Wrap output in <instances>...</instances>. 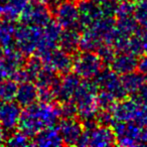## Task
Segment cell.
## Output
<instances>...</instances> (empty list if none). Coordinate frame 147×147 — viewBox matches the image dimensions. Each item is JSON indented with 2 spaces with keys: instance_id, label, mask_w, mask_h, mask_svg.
<instances>
[{
  "instance_id": "9a60e30c",
  "label": "cell",
  "mask_w": 147,
  "mask_h": 147,
  "mask_svg": "<svg viewBox=\"0 0 147 147\" xmlns=\"http://www.w3.org/2000/svg\"><path fill=\"white\" fill-rule=\"evenodd\" d=\"M61 31H63V28L55 21L51 20L47 24H45L42 27L40 45L36 51V55H41L49 49L57 47V45H59Z\"/></svg>"
},
{
  "instance_id": "8fae6325",
  "label": "cell",
  "mask_w": 147,
  "mask_h": 147,
  "mask_svg": "<svg viewBox=\"0 0 147 147\" xmlns=\"http://www.w3.org/2000/svg\"><path fill=\"white\" fill-rule=\"evenodd\" d=\"M81 83L80 77H78L75 73H65L61 79L59 78L53 87L55 98L59 102L71 100L77 88Z\"/></svg>"
},
{
  "instance_id": "d4e9b609",
  "label": "cell",
  "mask_w": 147,
  "mask_h": 147,
  "mask_svg": "<svg viewBox=\"0 0 147 147\" xmlns=\"http://www.w3.org/2000/svg\"><path fill=\"white\" fill-rule=\"evenodd\" d=\"M18 84L12 79L0 81V102H10L15 100Z\"/></svg>"
},
{
  "instance_id": "cb8c5ba5",
  "label": "cell",
  "mask_w": 147,
  "mask_h": 147,
  "mask_svg": "<svg viewBox=\"0 0 147 147\" xmlns=\"http://www.w3.org/2000/svg\"><path fill=\"white\" fill-rule=\"evenodd\" d=\"M30 1L31 0H6L3 7L2 16L6 19L14 20L19 17L21 11Z\"/></svg>"
},
{
  "instance_id": "4316f807",
  "label": "cell",
  "mask_w": 147,
  "mask_h": 147,
  "mask_svg": "<svg viewBox=\"0 0 147 147\" xmlns=\"http://www.w3.org/2000/svg\"><path fill=\"white\" fill-rule=\"evenodd\" d=\"M57 80V73L49 67H43L35 79V85L37 88H53Z\"/></svg>"
},
{
  "instance_id": "74e56055",
  "label": "cell",
  "mask_w": 147,
  "mask_h": 147,
  "mask_svg": "<svg viewBox=\"0 0 147 147\" xmlns=\"http://www.w3.org/2000/svg\"><path fill=\"white\" fill-rule=\"evenodd\" d=\"M137 67H138L139 71L141 74H146L147 73V55L141 57L138 61V63H137Z\"/></svg>"
},
{
  "instance_id": "f1b7e54d",
  "label": "cell",
  "mask_w": 147,
  "mask_h": 147,
  "mask_svg": "<svg viewBox=\"0 0 147 147\" xmlns=\"http://www.w3.org/2000/svg\"><path fill=\"white\" fill-rule=\"evenodd\" d=\"M5 144L9 145V146H14V147H19V146H28V145H32V140L30 139V137L28 135H26L25 133H23L22 131H15L14 133L10 135L8 138L6 139Z\"/></svg>"
},
{
  "instance_id": "484cf974",
  "label": "cell",
  "mask_w": 147,
  "mask_h": 147,
  "mask_svg": "<svg viewBox=\"0 0 147 147\" xmlns=\"http://www.w3.org/2000/svg\"><path fill=\"white\" fill-rule=\"evenodd\" d=\"M117 30L122 34L131 36L133 35L138 29V22L134 18L133 15L124 17H117V20L115 22Z\"/></svg>"
},
{
  "instance_id": "4dcf8cb0",
  "label": "cell",
  "mask_w": 147,
  "mask_h": 147,
  "mask_svg": "<svg viewBox=\"0 0 147 147\" xmlns=\"http://www.w3.org/2000/svg\"><path fill=\"white\" fill-rule=\"evenodd\" d=\"M133 16L139 24L147 23V0H140L134 5Z\"/></svg>"
},
{
  "instance_id": "ac0fdd59",
  "label": "cell",
  "mask_w": 147,
  "mask_h": 147,
  "mask_svg": "<svg viewBox=\"0 0 147 147\" xmlns=\"http://www.w3.org/2000/svg\"><path fill=\"white\" fill-rule=\"evenodd\" d=\"M63 144V138L57 127L49 126L40 130L34 135L32 145L36 146H61Z\"/></svg>"
},
{
  "instance_id": "4fadbf2b",
  "label": "cell",
  "mask_w": 147,
  "mask_h": 147,
  "mask_svg": "<svg viewBox=\"0 0 147 147\" xmlns=\"http://www.w3.org/2000/svg\"><path fill=\"white\" fill-rule=\"evenodd\" d=\"M79 11L80 29H86L93 24L97 19L102 16L100 5L92 2L90 0H79L77 3Z\"/></svg>"
},
{
  "instance_id": "1f68e13d",
  "label": "cell",
  "mask_w": 147,
  "mask_h": 147,
  "mask_svg": "<svg viewBox=\"0 0 147 147\" xmlns=\"http://www.w3.org/2000/svg\"><path fill=\"white\" fill-rule=\"evenodd\" d=\"M96 53L99 55V57H101V59H102L104 63H110L111 61L113 59V57L116 55L115 53L116 51H115L114 47L110 45H106V43L101 45Z\"/></svg>"
},
{
  "instance_id": "7c38bea8",
  "label": "cell",
  "mask_w": 147,
  "mask_h": 147,
  "mask_svg": "<svg viewBox=\"0 0 147 147\" xmlns=\"http://www.w3.org/2000/svg\"><path fill=\"white\" fill-rule=\"evenodd\" d=\"M21 108L17 103L2 102L0 104V127L3 130H13L18 127L21 116Z\"/></svg>"
},
{
  "instance_id": "f35d334b",
  "label": "cell",
  "mask_w": 147,
  "mask_h": 147,
  "mask_svg": "<svg viewBox=\"0 0 147 147\" xmlns=\"http://www.w3.org/2000/svg\"><path fill=\"white\" fill-rule=\"evenodd\" d=\"M42 1H45L47 5H55V6L57 3H59L61 1H63V0H42Z\"/></svg>"
},
{
  "instance_id": "30bf717a",
  "label": "cell",
  "mask_w": 147,
  "mask_h": 147,
  "mask_svg": "<svg viewBox=\"0 0 147 147\" xmlns=\"http://www.w3.org/2000/svg\"><path fill=\"white\" fill-rule=\"evenodd\" d=\"M41 59L43 67L55 71V73L65 74L71 67L73 59L71 55L61 49H51L45 53L37 55Z\"/></svg>"
},
{
  "instance_id": "3957f363",
  "label": "cell",
  "mask_w": 147,
  "mask_h": 147,
  "mask_svg": "<svg viewBox=\"0 0 147 147\" xmlns=\"http://www.w3.org/2000/svg\"><path fill=\"white\" fill-rule=\"evenodd\" d=\"M84 130L77 145L79 146L105 147L112 146L116 143L114 132L105 125H100L94 119L85 121Z\"/></svg>"
},
{
  "instance_id": "83f0119b",
  "label": "cell",
  "mask_w": 147,
  "mask_h": 147,
  "mask_svg": "<svg viewBox=\"0 0 147 147\" xmlns=\"http://www.w3.org/2000/svg\"><path fill=\"white\" fill-rule=\"evenodd\" d=\"M42 67H43V63L37 55L36 57H30L23 65V69H24L27 77H28V81H35L37 75L42 69Z\"/></svg>"
},
{
  "instance_id": "7bdbcfd3",
  "label": "cell",
  "mask_w": 147,
  "mask_h": 147,
  "mask_svg": "<svg viewBox=\"0 0 147 147\" xmlns=\"http://www.w3.org/2000/svg\"><path fill=\"white\" fill-rule=\"evenodd\" d=\"M145 81H147V73L145 74Z\"/></svg>"
},
{
  "instance_id": "52a82bcc",
  "label": "cell",
  "mask_w": 147,
  "mask_h": 147,
  "mask_svg": "<svg viewBox=\"0 0 147 147\" xmlns=\"http://www.w3.org/2000/svg\"><path fill=\"white\" fill-rule=\"evenodd\" d=\"M113 132L117 144L121 146H137L143 145V126L135 121L118 122L115 121Z\"/></svg>"
},
{
  "instance_id": "277c9868",
  "label": "cell",
  "mask_w": 147,
  "mask_h": 147,
  "mask_svg": "<svg viewBox=\"0 0 147 147\" xmlns=\"http://www.w3.org/2000/svg\"><path fill=\"white\" fill-rule=\"evenodd\" d=\"M104 65L96 51H82L73 59L71 69L80 79L92 80L101 73Z\"/></svg>"
},
{
  "instance_id": "9c48e42d",
  "label": "cell",
  "mask_w": 147,
  "mask_h": 147,
  "mask_svg": "<svg viewBox=\"0 0 147 147\" xmlns=\"http://www.w3.org/2000/svg\"><path fill=\"white\" fill-rule=\"evenodd\" d=\"M94 82L99 90L111 94L116 100H122L127 95L123 88L121 78L112 69H102Z\"/></svg>"
},
{
  "instance_id": "8992f818",
  "label": "cell",
  "mask_w": 147,
  "mask_h": 147,
  "mask_svg": "<svg viewBox=\"0 0 147 147\" xmlns=\"http://www.w3.org/2000/svg\"><path fill=\"white\" fill-rule=\"evenodd\" d=\"M51 17L49 5L42 0H31L19 15L21 23L36 27H43L51 20Z\"/></svg>"
},
{
  "instance_id": "5bb4252c",
  "label": "cell",
  "mask_w": 147,
  "mask_h": 147,
  "mask_svg": "<svg viewBox=\"0 0 147 147\" xmlns=\"http://www.w3.org/2000/svg\"><path fill=\"white\" fill-rule=\"evenodd\" d=\"M140 104L135 98L122 99L121 102L116 103L112 109V115L115 121L118 122H129L136 120Z\"/></svg>"
},
{
  "instance_id": "44dd1931",
  "label": "cell",
  "mask_w": 147,
  "mask_h": 147,
  "mask_svg": "<svg viewBox=\"0 0 147 147\" xmlns=\"http://www.w3.org/2000/svg\"><path fill=\"white\" fill-rule=\"evenodd\" d=\"M15 28L13 20L6 18L0 20V47L2 49L14 47Z\"/></svg>"
},
{
  "instance_id": "ba28073f",
  "label": "cell",
  "mask_w": 147,
  "mask_h": 147,
  "mask_svg": "<svg viewBox=\"0 0 147 147\" xmlns=\"http://www.w3.org/2000/svg\"><path fill=\"white\" fill-rule=\"evenodd\" d=\"M55 22L63 29H79V11L77 3L71 0H63L55 5Z\"/></svg>"
},
{
  "instance_id": "836d02e7",
  "label": "cell",
  "mask_w": 147,
  "mask_h": 147,
  "mask_svg": "<svg viewBox=\"0 0 147 147\" xmlns=\"http://www.w3.org/2000/svg\"><path fill=\"white\" fill-rule=\"evenodd\" d=\"M117 4L116 10H115V16L116 17H124V16H130L133 15V11H134V4L130 2V1H122V2H118Z\"/></svg>"
},
{
  "instance_id": "5b68a950",
  "label": "cell",
  "mask_w": 147,
  "mask_h": 147,
  "mask_svg": "<svg viewBox=\"0 0 147 147\" xmlns=\"http://www.w3.org/2000/svg\"><path fill=\"white\" fill-rule=\"evenodd\" d=\"M42 27H36L21 23L15 28L14 47L23 55L36 53L40 45Z\"/></svg>"
},
{
  "instance_id": "7402d4cb",
  "label": "cell",
  "mask_w": 147,
  "mask_h": 147,
  "mask_svg": "<svg viewBox=\"0 0 147 147\" xmlns=\"http://www.w3.org/2000/svg\"><path fill=\"white\" fill-rule=\"evenodd\" d=\"M102 45H104L102 38L92 28L84 29L80 37L79 49L82 51H97Z\"/></svg>"
},
{
  "instance_id": "f546056e",
  "label": "cell",
  "mask_w": 147,
  "mask_h": 147,
  "mask_svg": "<svg viewBox=\"0 0 147 147\" xmlns=\"http://www.w3.org/2000/svg\"><path fill=\"white\" fill-rule=\"evenodd\" d=\"M116 99L111 94L105 92V91L99 90L98 96H97V102L100 110H108L112 111L113 107L116 104Z\"/></svg>"
},
{
  "instance_id": "6da1fadb",
  "label": "cell",
  "mask_w": 147,
  "mask_h": 147,
  "mask_svg": "<svg viewBox=\"0 0 147 147\" xmlns=\"http://www.w3.org/2000/svg\"><path fill=\"white\" fill-rule=\"evenodd\" d=\"M59 118L57 106L51 103L35 102L21 111L18 127L20 131L32 137L42 129L55 125Z\"/></svg>"
},
{
  "instance_id": "60d3db41",
  "label": "cell",
  "mask_w": 147,
  "mask_h": 147,
  "mask_svg": "<svg viewBox=\"0 0 147 147\" xmlns=\"http://www.w3.org/2000/svg\"><path fill=\"white\" fill-rule=\"evenodd\" d=\"M90 1H92V2L96 3V4H98V5H101V4H103L104 2H106L107 0H90Z\"/></svg>"
},
{
  "instance_id": "e0dca14e",
  "label": "cell",
  "mask_w": 147,
  "mask_h": 147,
  "mask_svg": "<svg viewBox=\"0 0 147 147\" xmlns=\"http://www.w3.org/2000/svg\"><path fill=\"white\" fill-rule=\"evenodd\" d=\"M137 63H138V59H136V55L126 51H121V53L119 55H115L110 65L112 71L123 76L125 74L134 71L137 67Z\"/></svg>"
},
{
  "instance_id": "8d00e7d4",
  "label": "cell",
  "mask_w": 147,
  "mask_h": 147,
  "mask_svg": "<svg viewBox=\"0 0 147 147\" xmlns=\"http://www.w3.org/2000/svg\"><path fill=\"white\" fill-rule=\"evenodd\" d=\"M134 96L139 104H147V85H143Z\"/></svg>"
},
{
  "instance_id": "ab89813d",
  "label": "cell",
  "mask_w": 147,
  "mask_h": 147,
  "mask_svg": "<svg viewBox=\"0 0 147 147\" xmlns=\"http://www.w3.org/2000/svg\"><path fill=\"white\" fill-rule=\"evenodd\" d=\"M4 130H3L1 127H0V145H2L4 143Z\"/></svg>"
},
{
  "instance_id": "e575fe53",
  "label": "cell",
  "mask_w": 147,
  "mask_h": 147,
  "mask_svg": "<svg viewBox=\"0 0 147 147\" xmlns=\"http://www.w3.org/2000/svg\"><path fill=\"white\" fill-rule=\"evenodd\" d=\"M95 118H97V123L98 124L105 125V126H108L109 124H111L114 121L112 111H108V110H101L100 112L98 111Z\"/></svg>"
},
{
  "instance_id": "d590c367",
  "label": "cell",
  "mask_w": 147,
  "mask_h": 147,
  "mask_svg": "<svg viewBox=\"0 0 147 147\" xmlns=\"http://www.w3.org/2000/svg\"><path fill=\"white\" fill-rule=\"evenodd\" d=\"M135 122L140 124L141 126L147 127V104H140V108H139Z\"/></svg>"
},
{
  "instance_id": "7a4b0ae2",
  "label": "cell",
  "mask_w": 147,
  "mask_h": 147,
  "mask_svg": "<svg viewBox=\"0 0 147 147\" xmlns=\"http://www.w3.org/2000/svg\"><path fill=\"white\" fill-rule=\"evenodd\" d=\"M99 89L96 83L85 80L80 83L71 101L76 106L77 116L84 121L95 119L99 111L97 96Z\"/></svg>"
},
{
  "instance_id": "2e32d148",
  "label": "cell",
  "mask_w": 147,
  "mask_h": 147,
  "mask_svg": "<svg viewBox=\"0 0 147 147\" xmlns=\"http://www.w3.org/2000/svg\"><path fill=\"white\" fill-rule=\"evenodd\" d=\"M57 128L65 145H77L84 130L82 124L74 118H63Z\"/></svg>"
},
{
  "instance_id": "d6a6232c",
  "label": "cell",
  "mask_w": 147,
  "mask_h": 147,
  "mask_svg": "<svg viewBox=\"0 0 147 147\" xmlns=\"http://www.w3.org/2000/svg\"><path fill=\"white\" fill-rule=\"evenodd\" d=\"M59 108V115L61 118H74L77 115L76 106L71 100L61 102Z\"/></svg>"
},
{
  "instance_id": "d6986e66",
  "label": "cell",
  "mask_w": 147,
  "mask_h": 147,
  "mask_svg": "<svg viewBox=\"0 0 147 147\" xmlns=\"http://www.w3.org/2000/svg\"><path fill=\"white\" fill-rule=\"evenodd\" d=\"M38 99L37 95V87L31 81L20 83L17 88L15 101L20 107H26L36 102Z\"/></svg>"
},
{
  "instance_id": "b9f144b4",
  "label": "cell",
  "mask_w": 147,
  "mask_h": 147,
  "mask_svg": "<svg viewBox=\"0 0 147 147\" xmlns=\"http://www.w3.org/2000/svg\"><path fill=\"white\" fill-rule=\"evenodd\" d=\"M115 2H122V1H128V0H114Z\"/></svg>"
},
{
  "instance_id": "603a6c76",
  "label": "cell",
  "mask_w": 147,
  "mask_h": 147,
  "mask_svg": "<svg viewBox=\"0 0 147 147\" xmlns=\"http://www.w3.org/2000/svg\"><path fill=\"white\" fill-rule=\"evenodd\" d=\"M121 81H122L123 88L126 94L134 96L144 85L145 78L141 75V73L137 74L135 71H131V73L123 75V77H121Z\"/></svg>"
},
{
  "instance_id": "ffe728a7",
  "label": "cell",
  "mask_w": 147,
  "mask_h": 147,
  "mask_svg": "<svg viewBox=\"0 0 147 147\" xmlns=\"http://www.w3.org/2000/svg\"><path fill=\"white\" fill-rule=\"evenodd\" d=\"M80 37L79 29H63L59 40V47L71 55L79 49Z\"/></svg>"
}]
</instances>
